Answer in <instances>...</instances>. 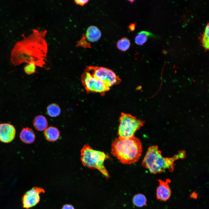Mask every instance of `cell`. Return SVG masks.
Masks as SVG:
<instances>
[{"label":"cell","instance_id":"cell-25","mask_svg":"<svg viewBox=\"0 0 209 209\" xmlns=\"http://www.w3.org/2000/svg\"><path fill=\"white\" fill-rule=\"evenodd\" d=\"M191 197L195 198V197H197V194L196 193H193L191 194Z\"/></svg>","mask_w":209,"mask_h":209},{"label":"cell","instance_id":"cell-26","mask_svg":"<svg viewBox=\"0 0 209 209\" xmlns=\"http://www.w3.org/2000/svg\"><path fill=\"white\" fill-rule=\"evenodd\" d=\"M129 1L130 2H131V3H132L134 1V0H130V1Z\"/></svg>","mask_w":209,"mask_h":209},{"label":"cell","instance_id":"cell-9","mask_svg":"<svg viewBox=\"0 0 209 209\" xmlns=\"http://www.w3.org/2000/svg\"><path fill=\"white\" fill-rule=\"evenodd\" d=\"M16 135V129L12 124L4 123L0 124V141L5 143L12 142Z\"/></svg>","mask_w":209,"mask_h":209},{"label":"cell","instance_id":"cell-22","mask_svg":"<svg viewBox=\"0 0 209 209\" xmlns=\"http://www.w3.org/2000/svg\"><path fill=\"white\" fill-rule=\"evenodd\" d=\"M89 1L88 0H75L74 1L76 4L83 6L87 3Z\"/></svg>","mask_w":209,"mask_h":209},{"label":"cell","instance_id":"cell-16","mask_svg":"<svg viewBox=\"0 0 209 209\" xmlns=\"http://www.w3.org/2000/svg\"><path fill=\"white\" fill-rule=\"evenodd\" d=\"M132 202L135 206L142 207L146 205L147 200L144 195L138 193L134 196L132 199Z\"/></svg>","mask_w":209,"mask_h":209},{"label":"cell","instance_id":"cell-1","mask_svg":"<svg viewBox=\"0 0 209 209\" xmlns=\"http://www.w3.org/2000/svg\"><path fill=\"white\" fill-rule=\"evenodd\" d=\"M46 30H34L28 36L17 42L11 53V61L15 65L35 63L42 67L45 64L47 46L45 38Z\"/></svg>","mask_w":209,"mask_h":209},{"label":"cell","instance_id":"cell-18","mask_svg":"<svg viewBox=\"0 0 209 209\" xmlns=\"http://www.w3.org/2000/svg\"><path fill=\"white\" fill-rule=\"evenodd\" d=\"M47 111L49 116L54 117L58 116L60 114L61 109L58 105L54 103L49 105L47 107Z\"/></svg>","mask_w":209,"mask_h":209},{"label":"cell","instance_id":"cell-10","mask_svg":"<svg viewBox=\"0 0 209 209\" xmlns=\"http://www.w3.org/2000/svg\"><path fill=\"white\" fill-rule=\"evenodd\" d=\"M159 185L156 190V195L157 199L163 201H166L170 198L171 194V190L168 183L170 182L169 179L163 181L158 180Z\"/></svg>","mask_w":209,"mask_h":209},{"label":"cell","instance_id":"cell-6","mask_svg":"<svg viewBox=\"0 0 209 209\" xmlns=\"http://www.w3.org/2000/svg\"><path fill=\"white\" fill-rule=\"evenodd\" d=\"M85 71L110 88L121 82V80L115 73L109 68L90 66H87Z\"/></svg>","mask_w":209,"mask_h":209},{"label":"cell","instance_id":"cell-14","mask_svg":"<svg viewBox=\"0 0 209 209\" xmlns=\"http://www.w3.org/2000/svg\"><path fill=\"white\" fill-rule=\"evenodd\" d=\"M33 125L35 128L38 131L45 130L48 126V122L46 117L42 115L37 116L33 121Z\"/></svg>","mask_w":209,"mask_h":209},{"label":"cell","instance_id":"cell-24","mask_svg":"<svg viewBox=\"0 0 209 209\" xmlns=\"http://www.w3.org/2000/svg\"><path fill=\"white\" fill-rule=\"evenodd\" d=\"M61 209H75V208L71 204H66L63 206Z\"/></svg>","mask_w":209,"mask_h":209},{"label":"cell","instance_id":"cell-17","mask_svg":"<svg viewBox=\"0 0 209 209\" xmlns=\"http://www.w3.org/2000/svg\"><path fill=\"white\" fill-rule=\"evenodd\" d=\"M131 45L130 40L127 37H124L119 40L116 43L117 48L122 51H125L129 48Z\"/></svg>","mask_w":209,"mask_h":209},{"label":"cell","instance_id":"cell-19","mask_svg":"<svg viewBox=\"0 0 209 209\" xmlns=\"http://www.w3.org/2000/svg\"><path fill=\"white\" fill-rule=\"evenodd\" d=\"M209 23H208L205 28V32L202 38V44L204 48L208 50L209 44Z\"/></svg>","mask_w":209,"mask_h":209},{"label":"cell","instance_id":"cell-21","mask_svg":"<svg viewBox=\"0 0 209 209\" xmlns=\"http://www.w3.org/2000/svg\"><path fill=\"white\" fill-rule=\"evenodd\" d=\"M36 66L35 63L31 62L24 67V70L28 74H32L35 72Z\"/></svg>","mask_w":209,"mask_h":209},{"label":"cell","instance_id":"cell-20","mask_svg":"<svg viewBox=\"0 0 209 209\" xmlns=\"http://www.w3.org/2000/svg\"><path fill=\"white\" fill-rule=\"evenodd\" d=\"M76 46H80L85 48H91L90 43L87 41L84 35H83L80 40L77 42Z\"/></svg>","mask_w":209,"mask_h":209},{"label":"cell","instance_id":"cell-11","mask_svg":"<svg viewBox=\"0 0 209 209\" xmlns=\"http://www.w3.org/2000/svg\"><path fill=\"white\" fill-rule=\"evenodd\" d=\"M101 35L100 30L97 27L91 26L87 28L85 36L87 41L94 42L100 39Z\"/></svg>","mask_w":209,"mask_h":209},{"label":"cell","instance_id":"cell-5","mask_svg":"<svg viewBox=\"0 0 209 209\" xmlns=\"http://www.w3.org/2000/svg\"><path fill=\"white\" fill-rule=\"evenodd\" d=\"M119 121L118 135V138H127L134 136L136 131L140 129L145 122L130 114L122 113Z\"/></svg>","mask_w":209,"mask_h":209},{"label":"cell","instance_id":"cell-2","mask_svg":"<svg viewBox=\"0 0 209 209\" xmlns=\"http://www.w3.org/2000/svg\"><path fill=\"white\" fill-rule=\"evenodd\" d=\"M142 152L141 142L134 136L127 138H116L111 144V154L124 164L137 162Z\"/></svg>","mask_w":209,"mask_h":209},{"label":"cell","instance_id":"cell-8","mask_svg":"<svg viewBox=\"0 0 209 209\" xmlns=\"http://www.w3.org/2000/svg\"><path fill=\"white\" fill-rule=\"evenodd\" d=\"M44 192L43 188L38 187H33L26 191L22 198L23 207L29 209L35 206L40 201V194Z\"/></svg>","mask_w":209,"mask_h":209},{"label":"cell","instance_id":"cell-7","mask_svg":"<svg viewBox=\"0 0 209 209\" xmlns=\"http://www.w3.org/2000/svg\"><path fill=\"white\" fill-rule=\"evenodd\" d=\"M81 80L82 84L88 93H99L103 95L110 90V87L94 78L88 72L85 71L83 73Z\"/></svg>","mask_w":209,"mask_h":209},{"label":"cell","instance_id":"cell-15","mask_svg":"<svg viewBox=\"0 0 209 209\" xmlns=\"http://www.w3.org/2000/svg\"><path fill=\"white\" fill-rule=\"evenodd\" d=\"M152 35L151 33L149 32L141 31L136 36L135 38V42L137 45H142L146 42L149 37Z\"/></svg>","mask_w":209,"mask_h":209},{"label":"cell","instance_id":"cell-3","mask_svg":"<svg viewBox=\"0 0 209 209\" xmlns=\"http://www.w3.org/2000/svg\"><path fill=\"white\" fill-rule=\"evenodd\" d=\"M186 154L185 151L183 150L172 157H165L162 155L158 146L153 145L148 148L142 165L154 174L161 173L166 169L172 172L174 168V161L185 158Z\"/></svg>","mask_w":209,"mask_h":209},{"label":"cell","instance_id":"cell-12","mask_svg":"<svg viewBox=\"0 0 209 209\" xmlns=\"http://www.w3.org/2000/svg\"><path fill=\"white\" fill-rule=\"evenodd\" d=\"M19 136L21 141L27 144L32 143L35 138L34 131L31 128L28 127H24L22 129Z\"/></svg>","mask_w":209,"mask_h":209},{"label":"cell","instance_id":"cell-13","mask_svg":"<svg viewBox=\"0 0 209 209\" xmlns=\"http://www.w3.org/2000/svg\"><path fill=\"white\" fill-rule=\"evenodd\" d=\"M44 135L47 140L53 142L59 139L60 136V132L56 127L50 126L45 130Z\"/></svg>","mask_w":209,"mask_h":209},{"label":"cell","instance_id":"cell-23","mask_svg":"<svg viewBox=\"0 0 209 209\" xmlns=\"http://www.w3.org/2000/svg\"><path fill=\"white\" fill-rule=\"evenodd\" d=\"M136 25V23H131L128 26V28L130 31H133L135 30Z\"/></svg>","mask_w":209,"mask_h":209},{"label":"cell","instance_id":"cell-4","mask_svg":"<svg viewBox=\"0 0 209 209\" xmlns=\"http://www.w3.org/2000/svg\"><path fill=\"white\" fill-rule=\"evenodd\" d=\"M109 158L104 152L95 150L89 145H85L81 150V160L83 165L91 169L98 170L107 179L110 176L104 162Z\"/></svg>","mask_w":209,"mask_h":209}]
</instances>
